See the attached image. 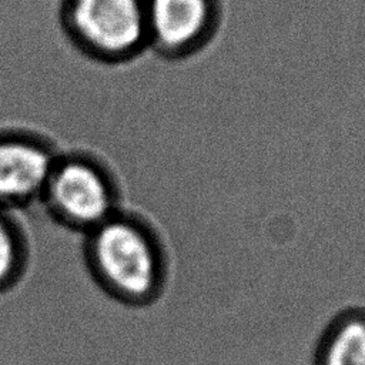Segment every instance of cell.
Instances as JSON below:
<instances>
[{
  "label": "cell",
  "mask_w": 365,
  "mask_h": 365,
  "mask_svg": "<svg viewBox=\"0 0 365 365\" xmlns=\"http://www.w3.org/2000/svg\"><path fill=\"white\" fill-rule=\"evenodd\" d=\"M83 237L84 265L103 292L130 305L154 298L161 259L151 232L140 220L118 211Z\"/></svg>",
  "instance_id": "cell-1"
},
{
  "label": "cell",
  "mask_w": 365,
  "mask_h": 365,
  "mask_svg": "<svg viewBox=\"0 0 365 365\" xmlns=\"http://www.w3.org/2000/svg\"><path fill=\"white\" fill-rule=\"evenodd\" d=\"M38 202L56 224L83 235L120 211L113 173L88 150H60Z\"/></svg>",
  "instance_id": "cell-2"
},
{
  "label": "cell",
  "mask_w": 365,
  "mask_h": 365,
  "mask_svg": "<svg viewBox=\"0 0 365 365\" xmlns=\"http://www.w3.org/2000/svg\"><path fill=\"white\" fill-rule=\"evenodd\" d=\"M57 20L80 56L104 64L128 58L147 37L144 0H58Z\"/></svg>",
  "instance_id": "cell-3"
},
{
  "label": "cell",
  "mask_w": 365,
  "mask_h": 365,
  "mask_svg": "<svg viewBox=\"0 0 365 365\" xmlns=\"http://www.w3.org/2000/svg\"><path fill=\"white\" fill-rule=\"evenodd\" d=\"M58 153L41 131L0 128V207L16 212L38 202Z\"/></svg>",
  "instance_id": "cell-4"
},
{
  "label": "cell",
  "mask_w": 365,
  "mask_h": 365,
  "mask_svg": "<svg viewBox=\"0 0 365 365\" xmlns=\"http://www.w3.org/2000/svg\"><path fill=\"white\" fill-rule=\"evenodd\" d=\"M144 4L147 34L167 48L188 46L207 24V0H144Z\"/></svg>",
  "instance_id": "cell-5"
},
{
  "label": "cell",
  "mask_w": 365,
  "mask_h": 365,
  "mask_svg": "<svg viewBox=\"0 0 365 365\" xmlns=\"http://www.w3.org/2000/svg\"><path fill=\"white\" fill-rule=\"evenodd\" d=\"M30 262L27 234L14 211L0 207V294L13 289Z\"/></svg>",
  "instance_id": "cell-6"
},
{
  "label": "cell",
  "mask_w": 365,
  "mask_h": 365,
  "mask_svg": "<svg viewBox=\"0 0 365 365\" xmlns=\"http://www.w3.org/2000/svg\"><path fill=\"white\" fill-rule=\"evenodd\" d=\"M321 365H365V318L351 317L329 334Z\"/></svg>",
  "instance_id": "cell-7"
}]
</instances>
